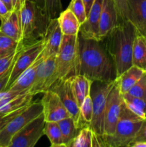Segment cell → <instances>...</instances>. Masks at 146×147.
<instances>
[{
  "label": "cell",
  "mask_w": 146,
  "mask_h": 147,
  "mask_svg": "<svg viewBox=\"0 0 146 147\" xmlns=\"http://www.w3.org/2000/svg\"><path fill=\"white\" fill-rule=\"evenodd\" d=\"M78 75L91 81L111 83L117 79L115 65L101 40L83 38L79 34Z\"/></svg>",
  "instance_id": "obj_1"
},
{
  "label": "cell",
  "mask_w": 146,
  "mask_h": 147,
  "mask_svg": "<svg viewBox=\"0 0 146 147\" xmlns=\"http://www.w3.org/2000/svg\"><path fill=\"white\" fill-rule=\"evenodd\" d=\"M137 33L129 20L121 21L102 40L115 65L117 78L133 65V48Z\"/></svg>",
  "instance_id": "obj_2"
},
{
  "label": "cell",
  "mask_w": 146,
  "mask_h": 147,
  "mask_svg": "<svg viewBox=\"0 0 146 147\" xmlns=\"http://www.w3.org/2000/svg\"><path fill=\"white\" fill-rule=\"evenodd\" d=\"M20 20L21 44L26 47L43 40L51 19L44 9L36 3L25 0L20 9Z\"/></svg>",
  "instance_id": "obj_3"
},
{
  "label": "cell",
  "mask_w": 146,
  "mask_h": 147,
  "mask_svg": "<svg viewBox=\"0 0 146 147\" xmlns=\"http://www.w3.org/2000/svg\"><path fill=\"white\" fill-rule=\"evenodd\" d=\"M145 119L131 111L123 102L115 131L111 136H100L102 147H129Z\"/></svg>",
  "instance_id": "obj_4"
},
{
  "label": "cell",
  "mask_w": 146,
  "mask_h": 147,
  "mask_svg": "<svg viewBox=\"0 0 146 147\" xmlns=\"http://www.w3.org/2000/svg\"><path fill=\"white\" fill-rule=\"evenodd\" d=\"M79 34L64 35L56 56V76L58 79H67L78 75Z\"/></svg>",
  "instance_id": "obj_5"
},
{
  "label": "cell",
  "mask_w": 146,
  "mask_h": 147,
  "mask_svg": "<svg viewBox=\"0 0 146 147\" xmlns=\"http://www.w3.org/2000/svg\"><path fill=\"white\" fill-rule=\"evenodd\" d=\"M116 83L92 81L90 88V96L92 100V118L90 128L98 136H102L104 129V116L107 99L110 90Z\"/></svg>",
  "instance_id": "obj_6"
},
{
  "label": "cell",
  "mask_w": 146,
  "mask_h": 147,
  "mask_svg": "<svg viewBox=\"0 0 146 147\" xmlns=\"http://www.w3.org/2000/svg\"><path fill=\"white\" fill-rule=\"evenodd\" d=\"M42 113L41 101L31 102L0 131V147H9L13 136L25 125Z\"/></svg>",
  "instance_id": "obj_7"
},
{
  "label": "cell",
  "mask_w": 146,
  "mask_h": 147,
  "mask_svg": "<svg viewBox=\"0 0 146 147\" xmlns=\"http://www.w3.org/2000/svg\"><path fill=\"white\" fill-rule=\"evenodd\" d=\"M45 121L43 113L29 122L12 137L9 147H34L44 136Z\"/></svg>",
  "instance_id": "obj_8"
},
{
  "label": "cell",
  "mask_w": 146,
  "mask_h": 147,
  "mask_svg": "<svg viewBox=\"0 0 146 147\" xmlns=\"http://www.w3.org/2000/svg\"><path fill=\"white\" fill-rule=\"evenodd\" d=\"M43 48H44V43H43V40H41L31 45L23 47L19 50L14 64H13L9 80L5 90H9L10 86L17 80V78L26 69L28 68L34 63L38 56L42 52Z\"/></svg>",
  "instance_id": "obj_9"
},
{
  "label": "cell",
  "mask_w": 146,
  "mask_h": 147,
  "mask_svg": "<svg viewBox=\"0 0 146 147\" xmlns=\"http://www.w3.org/2000/svg\"><path fill=\"white\" fill-rule=\"evenodd\" d=\"M57 80L56 76V56L43 59L37 69L35 78L28 93L33 96L49 90Z\"/></svg>",
  "instance_id": "obj_10"
},
{
  "label": "cell",
  "mask_w": 146,
  "mask_h": 147,
  "mask_svg": "<svg viewBox=\"0 0 146 147\" xmlns=\"http://www.w3.org/2000/svg\"><path fill=\"white\" fill-rule=\"evenodd\" d=\"M123 96L119 90L117 84H115L110 90L107 99L104 116V129L102 136H111L115 131L119 120L123 104Z\"/></svg>",
  "instance_id": "obj_11"
},
{
  "label": "cell",
  "mask_w": 146,
  "mask_h": 147,
  "mask_svg": "<svg viewBox=\"0 0 146 147\" xmlns=\"http://www.w3.org/2000/svg\"><path fill=\"white\" fill-rule=\"evenodd\" d=\"M50 90H52L58 95L70 117L74 120L77 127L80 129V106L74 97L68 78L57 80L52 86Z\"/></svg>",
  "instance_id": "obj_12"
},
{
  "label": "cell",
  "mask_w": 146,
  "mask_h": 147,
  "mask_svg": "<svg viewBox=\"0 0 146 147\" xmlns=\"http://www.w3.org/2000/svg\"><path fill=\"white\" fill-rule=\"evenodd\" d=\"M40 101L42 105V113L45 122H58L70 117L58 95L52 90L44 92Z\"/></svg>",
  "instance_id": "obj_13"
},
{
  "label": "cell",
  "mask_w": 146,
  "mask_h": 147,
  "mask_svg": "<svg viewBox=\"0 0 146 147\" xmlns=\"http://www.w3.org/2000/svg\"><path fill=\"white\" fill-rule=\"evenodd\" d=\"M63 34L60 29L58 18L51 19L44 37L43 38L44 48L42 55L46 59L52 56H57L61 45Z\"/></svg>",
  "instance_id": "obj_14"
},
{
  "label": "cell",
  "mask_w": 146,
  "mask_h": 147,
  "mask_svg": "<svg viewBox=\"0 0 146 147\" xmlns=\"http://www.w3.org/2000/svg\"><path fill=\"white\" fill-rule=\"evenodd\" d=\"M103 0H94L87 14V20L80 25V35L85 39L100 40L99 24Z\"/></svg>",
  "instance_id": "obj_15"
},
{
  "label": "cell",
  "mask_w": 146,
  "mask_h": 147,
  "mask_svg": "<svg viewBox=\"0 0 146 147\" xmlns=\"http://www.w3.org/2000/svg\"><path fill=\"white\" fill-rule=\"evenodd\" d=\"M120 22L114 0H103L99 24V35L102 40Z\"/></svg>",
  "instance_id": "obj_16"
},
{
  "label": "cell",
  "mask_w": 146,
  "mask_h": 147,
  "mask_svg": "<svg viewBox=\"0 0 146 147\" xmlns=\"http://www.w3.org/2000/svg\"><path fill=\"white\" fill-rule=\"evenodd\" d=\"M128 20L140 34L146 37V0H127Z\"/></svg>",
  "instance_id": "obj_17"
},
{
  "label": "cell",
  "mask_w": 146,
  "mask_h": 147,
  "mask_svg": "<svg viewBox=\"0 0 146 147\" xmlns=\"http://www.w3.org/2000/svg\"><path fill=\"white\" fill-rule=\"evenodd\" d=\"M0 31L8 37L21 43V33L20 11L12 10L3 18L0 19ZM22 45V44H21Z\"/></svg>",
  "instance_id": "obj_18"
},
{
  "label": "cell",
  "mask_w": 146,
  "mask_h": 147,
  "mask_svg": "<svg viewBox=\"0 0 146 147\" xmlns=\"http://www.w3.org/2000/svg\"><path fill=\"white\" fill-rule=\"evenodd\" d=\"M43 59L44 58H43V56L41 53V54L38 56L37 60L34 61V63L31 66H29L28 68L26 69L17 78V80L10 86L9 90L21 93H28L34 81L37 67Z\"/></svg>",
  "instance_id": "obj_19"
},
{
  "label": "cell",
  "mask_w": 146,
  "mask_h": 147,
  "mask_svg": "<svg viewBox=\"0 0 146 147\" xmlns=\"http://www.w3.org/2000/svg\"><path fill=\"white\" fill-rule=\"evenodd\" d=\"M146 71L137 66L132 65L116 79V84L121 94H125L138 81Z\"/></svg>",
  "instance_id": "obj_20"
},
{
  "label": "cell",
  "mask_w": 146,
  "mask_h": 147,
  "mask_svg": "<svg viewBox=\"0 0 146 147\" xmlns=\"http://www.w3.org/2000/svg\"><path fill=\"white\" fill-rule=\"evenodd\" d=\"M74 96L79 106L82 104L84 99L90 93L92 82L82 75H75L68 78Z\"/></svg>",
  "instance_id": "obj_21"
},
{
  "label": "cell",
  "mask_w": 146,
  "mask_h": 147,
  "mask_svg": "<svg viewBox=\"0 0 146 147\" xmlns=\"http://www.w3.org/2000/svg\"><path fill=\"white\" fill-rule=\"evenodd\" d=\"M59 24L64 35H77L80 32V23L72 11L68 8L62 11L59 15Z\"/></svg>",
  "instance_id": "obj_22"
},
{
  "label": "cell",
  "mask_w": 146,
  "mask_h": 147,
  "mask_svg": "<svg viewBox=\"0 0 146 147\" xmlns=\"http://www.w3.org/2000/svg\"><path fill=\"white\" fill-rule=\"evenodd\" d=\"M132 62L133 65L146 71V37L138 32L133 44Z\"/></svg>",
  "instance_id": "obj_23"
},
{
  "label": "cell",
  "mask_w": 146,
  "mask_h": 147,
  "mask_svg": "<svg viewBox=\"0 0 146 147\" xmlns=\"http://www.w3.org/2000/svg\"><path fill=\"white\" fill-rule=\"evenodd\" d=\"M34 96L32 94L27 93L14 98L0 107V115L9 114L27 107L31 103Z\"/></svg>",
  "instance_id": "obj_24"
},
{
  "label": "cell",
  "mask_w": 146,
  "mask_h": 147,
  "mask_svg": "<svg viewBox=\"0 0 146 147\" xmlns=\"http://www.w3.org/2000/svg\"><path fill=\"white\" fill-rule=\"evenodd\" d=\"M57 123L61 130L64 147H70L80 129L77 127L74 120L71 117L59 121Z\"/></svg>",
  "instance_id": "obj_25"
},
{
  "label": "cell",
  "mask_w": 146,
  "mask_h": 147,
  "mask_svg": "<svg viewBox=\"0 0 146 147\" xmlns=\"http://www.w3.org/2000/svg\"><path fill=\"white\" fill-rule=\"evenodd\" d=\"M44 135L48 138L52 147H64L62 135L57 122H45Z\"/></svg>",
  "instance_id": "obj_26"
},
{
  "label": "cell",
  "mask_w": 146,
  "mask_h": 147,
  "mask_svg": "<svg viewBox=\"0 0 146 147\" xmlns=\"http://www.w3.org/2000/svg\"><path fill=\"white\" fill-rule=\"evenodd\" d=\"M125 104L133 113L139 117L146 119V100L127 93L122 94Z\"/></svg>",
  "instance_id": "obj_27"
},
{
  "label": "cell",
  "mask_w": 146,
  "mask_h": 147,
  "mask_svg": "<svg viewBox=\"0 0 146 147\" xmlns=\"http://www.w3.org/2000/svg\"><path fill=\"white\" fill-rule=\"evenodd\" d=\"M92 100L90 95L85 98L80 106V129L84 126H90V123L92 118Z\"/></svg>",
  "instance_id": "obj_28"
},
{
  "label": "cell",
  "mask_w": 146,
  "mask_h": 147,
  "mask_svg": "<svg viewBox=\"0 0 146 147\" xmlns=\"http://www.w3.org/2000/svg\"><path fill=\"white\" fill-rule=\"evenodd\" d=\"M21 47H23L21 43L8 37L0 31V57L15 53Z\"/></svg>",
  "instance_id": "obj_29"
},
{
  "label": "cell",
  "mask_w": 146,
  "mask_h": 147,
  "mask_svg": "<svg viewBox=\"0 0 146 147\" xmlns=\"http://www.w3.org/2000/svg\"><path fill=\"white\" fill-rule=\"evenodd\" d=\"M94 132L90 126L81 128L70 147H92Z\"/></svg>",
  "instance_id": "obj_30"
},
{
  "label": "cell",
  "mask_w": 146,
  "mask_h": 147,
  "mask_svg": "<svg viewBox=\"0 0 146 147\" xmlns=\"http://www.w3.org/2000/svg\"><path fill=\"white\" fill-rule=\"evenodd\" d=\"M67 8L71 10L76 16L80 24L84 23L87 20L86 7L83 0H71Z\"/></svg>",
  "instance_id": "obj_31"
},
{
  "label": "cell",
  "mask_w": 146,
  "mask_h": 147,
  "mask_svg": "<svg viewBox=\"0 0 146 147\" xmlns=\"http://www.w3.org/2000/svg\"><path fill=\"white\" fill-rule=\"evenodd\" d=\"M126 93L146 100V72Z\"/></svg>",
  "instance_id": "obj_32"
},
{
  "label": "cell",
  "mask_w": 146,
  "mask_h": 147,
  "mask_svg": "<svg viewBox=\"0 0 146 147\" xmlns=\"http://www.w3.org/2000/svg\"><path fill=\"white\" fill-rule=\"evenodd\" d=\"M62 9L61 0H45V11L50 19L58 17Z\"/></svg>",
  "instance_id": "obj_33"
},
{
  "label": "cell",
  "mask_w": 146,
  "mask_h": 147,
  "mask_svg": "<svg viewBox=\"0 0 146 147\" xmlns=\"http://www.w3.org/2000/svg\"><path fill=\"white\" fill-rule=\"evenodd\" d=\"M19 50L16 51L15 53H11V54L9 55L5 56V57H0V77H1L12 65Z\"/></svg>",
  "instance_id": "obj_34"
},
{
  "label": "cell",
  "mask_w": 146,
  "mask_h": 147,
  "mask_svg": "<svg viewBox=\"0 0 146 147\" xmlns=\"http://www.w3.org/2000/svg\"><path fill=\"white\" fill-rule=\"evenodd\" d=\"M117 7L120 22L128 20V1L127 0H114Z\"/></svg>",
  "instance_id": "obj_35"
},
{
  "label": "cell",
  "mask_w": 146,
  "mask_h": 147,
  "mask_svg": "<svg viewBox=\"0 0 146 147\" xmlns=\"http://www.w3.org/2000/svg\"><path fill=\"white\" fill-rule=\"evenodd\" d=\"M27 107L23 108V109H20V110L12 112V113H10L9 114L6 115H0V131L12 119H14L17 115H18L19 113H21L23 110L26 109Z\"/></svg>",
  "instance_id": "obj_36"
},
{
  "label": "cell",
  "mask_w": 146,
  "mask_h": 147,
  "mask_svg": "<svg viewBox=\"0 0 146 147\" xmlns=\"http://www.w3.org/2000/svg\"><path fill=\"white\" fill-rule=\"evenodd\" d=\"M137 142H146V119H145L141 128L140 129L139 131L137 132V135L135 136V138L134 140H133V142L131 144ZM129 147H130V146H129Z\"/></svg>",
  "instance_id": "obj_37"
},
{
  "label": "cell",
  "mask_w": 146,
  "mask_h": 147,
  "mask_svg": "<svg viewBox=\"0 0 146 147\" xmlns=\"http://www.w3.org/2000/svg\"><path fill=\"white\" fill-rule=\"evenodd\" d=\"M16 57H17V56H16ZM13 64H14V63H13ZM13 64H12V65L11 66V67H10V68L9 69L7 72H6V73H4V74L1 77H0V92L3 91V90H5L6 87H7V84H8L9 80L10 74H11V69H12V67H13Z\"/></svg>",
  "instance_id": "obj_38"
},
{
  "label": "cell",
  "mask_w": 146,
  "mask_h": 147,
  "mask_svg": "<svg viewBox=\"0 0 146 147\" xmlns=\"http://www.w3.org/2000/svg\"><path fill=\"white\" fill-rule=\"evenodd\" d=\"M9 11H9V9H7V7H6L5 4L3 3L2 1L0 0V19L5 17Z\"/></svg>",
  "instance_id": "obj_39"
},
{
  "label": "cell",
  "mask_w": 146,
  "mask_h": 147,
  "mask_svg": "<svg viewBox=\"0 0 146 147\" xmlns=\"http://www.w3.org/2000/svg\"><path fill=\"white\" fill-rule=\"evenodd\" d=\"M11 4H12L13 10L20 11L21 7V0H11Z\"/></svg>",
  "instance_id": "obj_40"
},
{
  "label": "cell",
  "mask_w": 146,
  "mask_h": 147,
  "mask_svg": "<svg viewBox=\"0 0 146 147\" xmlns=\"http://www.w3.org/2000/svg\"><path fill=\"white\" fill-rule=\"evenodd\" d=\"M94 0H83L84 4H85L86 7V11H87V14H88L89 11H90V8H91L93 2H94Z\"/></svg>",
  "instance_id": "obj_41"
},
{
  "label": "cell",
  "mask_w": 146,
  "mask_h": 147,
  "mask_svg": "<svg viewBox=\"0 0 146 147\" xmlns=\"http://www.w3.org/2000/svg\"><path fill=\"white\" fill-rule=\"evenodd\" d=\"M29 1H31L32 2L36 3L40 7L45 9V0H29Z\"/></svg>",
  "instance_id": "obj_42"
},
{
  "label": "cell",
  "mask_w": 146,
  "mask_h": 147,
  "mask_svg": "<svg viewBox=\"0 0 146 147\" xmlns=\"http://www.w3.org/2000/svg\"><path fill=\"white\" fill-rule=\"evenodd\" d=\"M3 1L4 4L6 5V7H7V9H9V11H12L13 10V7L12 4H11V0H1Z\"/></svg>",
  "instance_id": "obj_43"
},
{
  "label": "cell",
  "mask_w": 146,
  "mask_h": 147,
  "mask_svg": "<svg viewBox=\"0 0 146 147\" xmlns=\"http://www.w3.org/2000/svg\"><path fill=\"white\" fill-rule=\"evenodd\" d=\"M24 1H25V0H21V6H22V4H24Z\"/></svg>",
  "instance_id": "obj_44"
}]
</instances>
